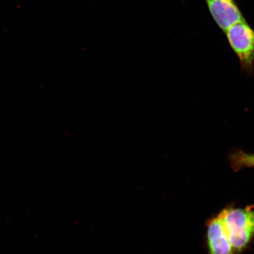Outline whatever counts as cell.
I'll return each mask as SVG.
<instances>
[{"label": "cell", "mask_w": 254, "mask_h": 254, "mask_svg": "<svg viewBox=\"0 0 254 254\" xmlns=\"http://www.w3.org/2000/svg\"><path fill=\"white\" fill-rule=\"evenodd\" d=\"M220 214L231 246L240 254L254 237V205L226 208Z\"/></svg>", "instance_id": "6da1fadb"}, {"label": "cell", "mask_w": 254, "mask_h": 254, "mask_svg": "<svg viewBox=\"0 0 254 254\" xmlns=\"http://www.w3.org/2000/svg\"><path fill=\"white\" fill-rule=\"evenodd\" d=\"M231 49L239 59L241 68L253 71L254 64V30L246 20L238 22L224 32Z\"/></svg>", "instance_id": "7a4b0ae2"}, {"label": "cell", "mask_w": 254, "mask_h": 254, "mask_svg": "<svg viewBox=\"0 0 254 254\" xmlns=\"http://www.w3.org/2000/svg\"><path fill=\"white\" fill-rule=\"evenodd\" d=\"M215 23L225 32L238 22L246 20L236 0H205Z\"/></svg>", "instance_id": "3957f363"}, {"label": "cell", "mask_w": 254, "mask_h": 254, "mask_svg": "<svg viewBox=\"0 0 254 254\" xmlns=\"http://www.w3.org/2000/svg\"><path fill=\"white\" fill-rule=\"evenodd\" d=\"M207 236L210 254H237L228 239L220 214L209 222Z\"/></svg>", "instance_id": "277c9868"}, {"label": "cell", "mask_w": 254, "mask_h": 254, "mask_svg": "<svg viewBox=\"0 0 254 254\" xmlns=\"http://www.w3.org/2000/svg\"><path fill=\"white\" fill-rule=\"evenodd\" d=\"M231 164L234 169L254 167V154H247L243 151L236 152L231 156Z\"/></svg>", "instance_id": "5b68a950"}]
</instances>
